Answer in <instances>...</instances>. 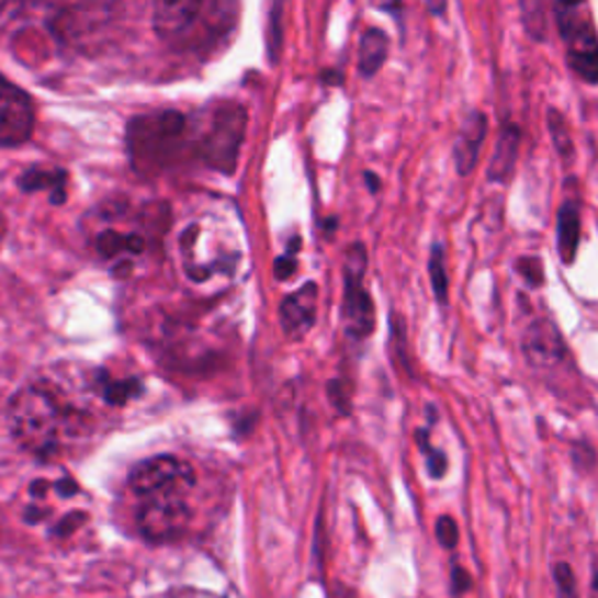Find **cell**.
Returning a JSON list of instances; mask_svg holds the SVG:
<instances>
[{
  "label": "cell",
  "mask_w": 598,
  "mask_h": 598,
  "mask_svg": "<svg viewBox=\"0 0 598 598\" xmlns=\"http://www.w3.org/2000/svg\"><path fill=\"white\" fill-rule=\"evenodd\" d=\"M89 416L70 409L45 386H26L10 400L8 424L22 449L47 459L61 449L66 440L82 438L89 430Z\"/></svg>",
  "instance_id": "6da1fadb"
},
{
  "label": "cell",
  "mask_w": 598,
  "mask_h": 598,
  "mask_svg": "<svg viewBox=\"0 0 598 598\" xmlns=\"http://www.w3.org/2000/svg\"><path fill=\"white\" fill-rule=\"evenodd\" d=\"M194 120L180 111H159L136 115L126 126V155L140 176H159L183 159L194 148L199 150V134Z\"/></svg>",
  "instance_id": "7a4b0ae2"
},
{
  "label": "cell",
  "mask_w": 598,
  "mask_h": 598,
  "mask_svg": "<svg viewBox=\"0 0 598 598\" xmlns=\"http://www.w3.org/2000/svg\"><path fill=\"white\" fill-rule=\"evenodd\" d=\"M49 33L64 45L87 47L120 20L117 0H38Z\"/></svg>",
  "instance_id": "3957f363"
},
{
  "label": "cell",
  "mask_w": 598,
  "mask_h": 598,
  "mask_svg": "<svg viewBox=\"0 0 598 598\" xmlns=\"http://www.w3.org/2000/svg\"><path fill=\"white\" fill-rule=\"evenodd\" d=\"M246 134V111L237 103H221L199 129L196 157L215 171L237 169L239 148Z\"/></svg>",
  "instance_id": "277c9868"
},
{
  "label": "cell",
  "mask_w": 598,
  "mask_h": 598,
  "mask_svg": "<svg viewBox=\"0 0 598 598\" xmlns=\"http://www.w3.org/2000/svg\"><path fill=\"white\" fill-rule=\"evenodd\" d=\"M556 24L566 45L568 66L577 78L598 84V33L583 3H561L556 0Z\"/></svg>",
  "instance_id": "5b68a950"
},
{
  "label": "cell",
  "mask_w": 598,
  "mask_h": 598,
  "mask_svg": "<svg viewBox=\"0 0 598 598\" xmlns=\"http://www.w3.org/2000/svg\"><path fill=\"white\" fill-rule=\"evenodd\" d=\"M368 250L362 244H353L343 260V330L351 339H365L374 332L376 312L365 287Z\"/></svg>",
  "instance_id": "8992f818"
},
{
  "label": "cell",
  "mask_w": 598,
  "mask_h": 598,
  "mask_svg": "<svg viewBox=\"0 0 598 598\" xmlns=\"http://www.w3.org/2000/svg\"><path fill=\"white\" fill-rule=\"evenodd\" d=\"M211 10V0H155V33L176 49H192L202 38L199 29Z\"/></svg>",
  "instance_id": "52a82bcc"
},
{
  "label": "cell",
  "mask_w": 598,
  "mask_h": 598,
  "mask_svg": "<svg viewBox=\"0 0 598 598\" xmlns=\"http://www.w3.org/2000/svg\"><path fill=\"white\" fill-rule=\"evenodd\" d=\"M138 531L150 542H169L188 529L190 505L185 494H157L145 496L136 517Z\"/></svg>",
  "instance_id": "ba28073f"
},
{
  "label": "cell",
  "mask_w": 598,
  "mask_h": 598,
  "mask_svg": "<svg viewBox=\"0 0 598 598\" xmlns=\"http://www.w3.org/2000/svg\"><path fill=\"white\" fill-rule=\"evenodd\" d=\"M129 486L140 498L157 494H188L194 486V470L176 456H155L136 463L129 473Z\"/></svg>",
  "instance_id": "9c48e42d"
},
{
  "label": "cell",
  "mask_w": 598,
  "mask_h": 598,
  "mask_svg": "<svg viewBox=\"0 0 598 598\" xmlns=\"http://www.w3.org/2000/svg\"><path fill=\"white\" fill-rule=\"evenodd\" d=\"M35 129V108L24 89L0 76V148H16Z\"/></svg>",
  "instance_id": "30bf717a"
},
{
  "label": "cell",
  "mask_w": 598,
  "mask_h": 598,
  "mask_svg": "<svg viewBox=\"0 0 598 598\" xmlns=\"http://www.w3.org/2000/svg\"><path fill=\"white\" fill-rule=\"evenodd\" d=\"M279 318L287 339L300 341L309 335L318 318V285L306 283L297 293L287 295L281 304Z\"/></svg>",
  "instance_id": "8fae6325"
},
{
  "label": "cell",
  "mask_w": 598,
  "mask_h": 598,
  "mask_svg": "<svg viewBox=\"0 0 598 598\" xmlns=\"http://www.w3.org/2000/svg\"><path fill=\"white\" fill-rule=\"evenodd\" d=\"M486 132H488V120L482 111H473L463 120L456 143H454V165L461 176H470L475 171Z\"/></svg>",
  "instance_id": "7c38bea8"
},
{
  "label": "cell",
  "mask_w": 598,
  "mask_h": 598,
  "mask_svg": "<svg viewBox=\"0 0 598 598\" xmlns=\"http://www.w3.org/2000/svg\"><path fill=\"white\" fill-rule=\"evenodd\" d=\"M523 351H527L529 362L535 368H554L566 356L564 341H561V335L550 320H538L531 325L527 339H523Z\"/></svg>",
  "instance_id": "4fadbf2b"
},
{
  "label": "cell",
  "mask_w": 598,
  "mask_h": 598,
  "mask_svg": "<svg viewBox=\"0 0 598 598\" xmlns=\"http://www.w3.org/2000/svg\"><path fill=\"white\" fill-rule=\"evenodd\" d=\"M519 140L521 132L517 124H503V129L496 140V153L492 157V165H488V180H496V183H507L515 173L517 165V153H519Z\"/></svg>",
  "instance_id": "5bb4252c"
},
{
  "label": "cell",
  "mask_w": 598,
  "mask_h": 598,
  "mask_svg": "<svg viewBox=\"0 0 598 598\" xmlns=\"http://www.w3.org/2000/svg\"><path fill=\"white\" fill-rule=\"evenodd\" d=\"M388 57V35L382 29H368L360 35L358 72L362 78H374Z\"/></svg>",
  "instance_id": "9a60e30c"
},
{
  "label": "cell",
  "mask_w": 598,
  "mask_h": 598,
  "mask_svg": "<svg viewBox=\"0 0 598 598\" xmlns=\"http://www.w3.org/2000/svg\"><path fill=\"white\" fill-rule=\"evenodd\" d=\"M94 246L101 258L115 260L120 256H143L145 248H148V241H145L143 234H124L115 227H108L97 234Z\"/></svg>",
  "instance_id": "2e32d148"
},
{
  "label": "cell",
  "mask_w": 598,
  "mask_h": 598,
  "mask_svg": "<svg viewBox=\"0 0 598 598\" xmlns=\"http://www.w3.org/2000/svg\"><path fill=\"white\" fill-rule=\"evenodd\" d=\"M20 188L24 192H49V202L59 206L66 202V171L49 167H31L22 173Z\"/></svg>",
  "instance_id": "e0dca14e"
},
{
  "label": "cell",
  "mask_w": 598,
  "mask_h": 598,
  "mask_svg": "<svg viewBox=\"0 0 598 598\" xmlns=\"http://www.w3.org/2000/svg\"><path fill=\"white\" fill-rule=\"evenodd\" d=\"M579 232H583V227H579V208L575 202H568L558 211V227H556L558 256L566 264H571L577 256Z\"/></svg>",
  "instance_id": "ac0fdd59"
},
{
  "label": "cell",
  "mask_w": 598,
  "mask_h": 598,
  "mask_svg": "<svg viewBox=\"0 0 598 598\" xmlns=\"http://www.w3.org/2000/svg\"><path fill=\"white\" fill-rule=\"evenodd\" d=\"M521 8V20L527 26L529 35L533 41L542 43L548 38V8L545 0H519Z\"/></svg>",
  "instance_id": "d6986e66"
},
{
  "label": "cell",
  "mask_w": 598,
  "mask_h": 598,
  "mask_svg": "<svg viewBox=\"0 0 598 598\" xmlns=\"http://www.w3.org/2000/svg\"><path fill=\"white\" fill-rule=\"evenodd\" d=\"M283 16H285V0H274L269 10V24H267V57L271 64H279V57H281Z\"/></svg>",
  "instance_id": "ffe728a7"
},
{
  "label": "cell",
  "mask_w": 598,
  "mask_h": 598,
  "mask_svg": "<svg viewBox=\"0 0 598 598\" xmlns=\"http://www.w3.org/2000/svg\"><path fill=\"white\" fill-rule=\"evenodd\" d=\"M548 122H550V136H552V143H554L558 157L566 159V161L573 159V138H571L568 122L564 120V115L554 111V108H550Z\"/></svg>",
  "instance_id": "44dd1931"
},
{
  "label": "cell",
  "mask_w": 598,
  "mask_h": 598,
  "mask_svg": "<svg viewBox=\"0 0 598 598\" xmlns=\"http://www.w3.org/2000/svg\"><path fill=\"white\" fill-rule=\"evenodd\" d=\"M430 281H432V290H435V297H438V302L447 304V297H449V279H447V267H444V250L440 244L432 246V252H430Z\"/></svg>",
  "instance_id": "7402d4cb"
},
{
  "label": "cell",
  "mask_w": 598,
  "mask_h": 598,
  "mask_svg": "<svg viewBox=\"0 0 598 598\" xmlns=\"http://www.w3.org/2000/svg\"><path fill=\"white\" fill-rule=\"evenodd\" d=\"M416 442H419V449L424 451L430 477H432V479L444 477V473H447V456L442 454L440 449H432V447H430V442H428V430H419V432H416Z\"/></svg>",
  "instance_id": "603a6c76"
},
{
  "label": "cell",
  "mask_w": 598,
  "mask_h": 598,
  "mask_svg": "<svg viewBox=\"0 0 598 598\" xmlns=\"http://www.w3.org/2000/svg\"><path fill=\"white\" fill-rule=\"evenodd\" d=\"M138 393H140V384L132 382V379H126V382H111V384H105V388H103L105 403L117 405V407L129 403L132 397H136Z\"/></svg>",
  "instance_id": "cb8c5ba5"
},
{
  "label": "cell",
  "mask_w": 598,
  "mask_h": 598,
  "mask_svg": "<svg viewBox=\"0 0 598 598\" xmlns=\"http://www.w3.org/2000/svg\"><path fill=\"white\" fill-rule=\"evenodd\" d=\"M554 585L558 598H579L577 585H575V573L568 564H556L554 566Z\"/></svg>",
  "instance_id": "d4e9b609"
},
{
  "label": "cell",
  "mask_w": 598,
  "mask_h": 598,
  "mask_svg": "<svg viewBox=\"0 0 598 598\" xmlns=\"http://www.w3.org/2000/svg\"><path fill=\"white\" fill-rule=\"evenodd\" d=\"M435 531H438V540L444 550H454L459 545V527L451 517H440Z\"/></svg>",
  "instance_id": "484cf974"
},
{
  "label": "cell",
  "mask_w": 598,
  "mask_h": 598,
  "mask_svg": "<svg viewBox=\"0 0 598 598\" xmlns=\"http://www.w3.org/2000/svg\"><path fill=\"white\" fill-rule=\"evenodd\" d=\"M517 269L521 271V277L527 279L531 285H540L542 283V264L538 258H521L517 262Z\"/></svg>",
  "instance_id": "4316f807"
},
{
  "label": "cell",
  "mask_w": 598,
  "mask_h": 598,
  "mask_svg": "<svg viewBox=\"0 0 598 598\" xmlns=\"http://www.w3.org/2000/svg\"><path fill=\"white\" fill-rule=\"evenodd\" d=\"M451 589H454V596H463L473 589V579H470V575L459 566L451 571Z\"/></svg>",
  "instance_id": "83f0119b"
},
{
  "label": "cell",
  "mask_w": 598,
  "mask_h": 598,
  "mask_svg": "<svg viewBox=\"0 0 598 598\" xmlns=\"http://www.w3.org/2000/svg\"><path fill=\"white\" fill-rule=\"evenodd\" d=\"M295 271H297V260H295V256H290V252H287V256H283V258H279V260L274 262V277H277L279 281L290 279V277L295 274Z\"/></svg>",
  "instance_id": "f1b7e54d"
},
{
  "label": "cell",
  "mask_w": 598,
  "mask_h": 598,
  "mask_svg": "<svg viewBox=\"0 0 598 598\" xmlns=\"http://www.w3.org/2000/svg\"><path fill=\"white\" fill-rule=\"evenodd\" d=\"M87 521V515L84 512H70L61 523H59V535H68V533H76V529L80 527V523Z\"/></svg>",
  "instance_id": "f546056e"
},
{
  "label": "cell",
  "mask_w": 598,
  "mask_h": 598,
  "mask_svg": "<svg viewBox=\"0 0 598 598\" xmlns=\"http://www.w3.org/2000/svg\"><path fill=\"white\" fill-rule=\"evenodd\" d=\"M169 598H223V596H217L213 591H204V589H194V587H180V589H173L169 594Z\"/></svg>",
  "instance_id": "4dcf8cb0"
},
{
  "label": "cell",
  "mask_w": 598,
  "mask_h": 598,
  "mask_svg": "<svg viewBox=\"0 0 598 598\" xmlns=\"http://www.w3.org/2000/svg\"><path fill=\"white\" fill-rule=\"evenodd\" d=\"M57 492H59L64 498H70V496H76L78 484H76V482H70V479H61V482L57 484Z\"/></svg>",
  "instance_id": "1f68e13d"
},
{
  "label": "cell",
  "mask_w": 598,
  "mask_h": 598,
  "mask_svg": "<svg viewBox=\"0 0 598 598\" xmlns=\"http://www.w3.org/2000/svg\"><path fill=\"white\" fill-rule=\"evenodd\" d=\"M426 3H428V10L435 16H444L447 14V0H426Z\"/></svg>",
  "instance_id": "d6a6232c"
},
{
  "label": "cell",
  "mask_w": 598,
  "mask_h": 598,
  "mask_svg": "<svg viewBox=\"0 0 598 598\" xmlns=\"http://www.w3.org/2000/svg\"><path fill=\"white\" fill-rule=\"evenodd\" d=\"M45 488H47V484H45V482H38V484H33V486H31V494H38V496H41V494H45Z\"/></svg>",
  "instance_id": "836d02e7"
},
{
  "label": "cell",
  "mask_w": 598,
  "mask_h": 598,
  "mask_svg": "<svg viewBox=\"0 0 598 598\" xmlns=\"http://www.w3.org/2000/svg\"><path fill=\"white\" fill-rule=\"evenodd\" d=\"M365 178H368V183H370V190L376 192V190H379V180H376L372 173H365Z\"/></svg>",
  "instance_id": "e575fe53"
},
{
  "label": "cell",
  "mask_w": 598,
  "mask_h": 598,
  "mask_svg": "<svg viewBox=\"0 0 598 598\" xmlns=\"http://www.w3.org/2000/svg\"><path fill=\"white\" fill-rule=\"evenodd\" d=\"M339 596H341V598H353L349 591H339Z\"/></svg>",
  "instance_id": "d590c367"
},
{
  "label": "cell",
  "mask_w": 598,
  "mask_h": 598,
  "mask_svg": "<svg viewBox=\"0 0 598 598\" xmlns=\"http://www.w3.org/2000/svg\"><path fill=\"white\" fill-rule=\"evenodd\" d=\"M594 589L598 591V575H596V579H594Z\"/></svg>",
  "instance_id": "8d00e7d4"
}]
</instances>
